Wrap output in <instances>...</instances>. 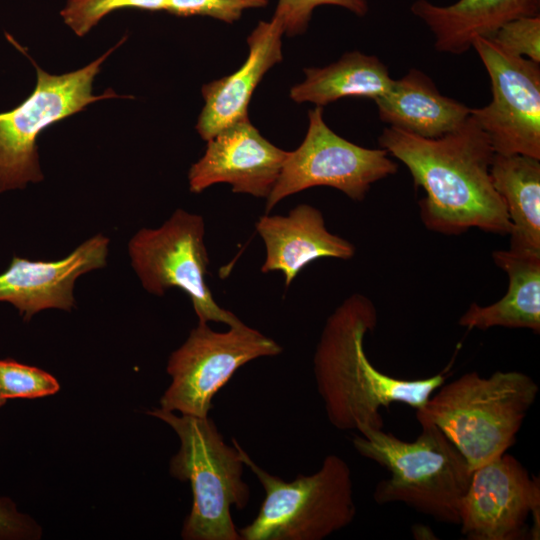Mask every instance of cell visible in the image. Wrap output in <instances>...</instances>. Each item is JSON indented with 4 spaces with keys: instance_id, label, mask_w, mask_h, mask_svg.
<instances>
[{
    "instance_id": "cell-1",
    "label": "cell",
    "mask_w": 540,
    "mask_h": 540,
    "mask_svg": "<svg viewBox=\"0 0 540 540\" xmlns=\"http://www.w3.org/2000/svg\"><path fill=\"white\" fill-rule=\"evenodd\" d=\"M378 142L408 168L415 187L424 190L419 207L427 229L445 235L470 228L510 233L505 204L490 175L495 152L471 113L461 126L438 138L389 126Z\"/></svg>"
},
{
    "instance_id": "cell-2",
    "label": "cell",
    "mask_w": 540,
    "mask_h": 540,
    "mask_svg": "<svg viewBox=\"0 0 540 540\" xmlns=\"http://www.w3.org/2000/svg\"><path fill=\"white\" fill-rule=\"evenodd\" d=\"M377 310L362 294L345 299L327 318L313 358L316 386L326 416L338 430L383 429L381 408L402 403L419 410L447 378V369L420 379H402L374 367L364 338L377 325Z\"/></svg>"
},
{
    "instance_id": "cell-3",
    "label": "cell",
    "mask_w": 540,
    "mask_h": 540,
    "mask_svg": "<svg viewBox=\"0 0 540 540\" xmlns=\"http://www.w3.org/2000/svg\"><path fill=\"white\" fill-rule=\"evenodd\" d=\"M419 424L414 441L367 426L352 439L361 456L389 472L376 484L373 499L379 505L403 503L438 522L459 524L472 470L441 429L430 422Z\"/></svg>"
},
{
    "instance_id": "cell-4",
    "label": "cell",
    "mask_w": 540,
    "mask_h": 540,
    "mask_svg": "<svg viewBox=\"0 0 540 540\" xmlns=\"http://www.w3.org/2000/svg\"><path fill=\"white\" fill-rule=\"evenodd\" d=\"M539 387L527 374L468 372L443 383L416 410L418 422L435 424L473 471L505 453L516 440Z\"/></svg>"
},
{
    "instance_id": "cell-5",
    "label": "cell",
    "mask_w": 540,
    "mask_h": 540,
    "mask_svg": "<svg viewBox=\"0 0 540 540\" xmlns=\"http://www.w3.org/2000/svg\"><path fill=\"white\" fill-rule=\"evenodd\" d=\"M147 414L169 425L180 447L170 460V475L189 481L193 502L181 538L184 540H241L231 507L244 509L250 499L243 480L245 464L232 441L228 445L214 421L153 408Z\"/></svg>"
},
{
    "instance_id": "cell-6",
    "label": "cell",
    "mask_w": 540,
    "mask_h": 540,
    "mask_svg": "<svg viewBox=\"0 0 540 540\" xmlns=\"http://www.w3.org/2000/svg\"><path fill=\"white\" fill-rule=\"evenodd\" d=\"M265 491L257 516L239 529L241 540H322L355 518L351 470L336 454L327 455L311 475L285 481L270 474L232 440Z\"/></svg>"
},
{
    "instance_id": "cell-7",
    "label": "cell",
    "mask_w": 540,
    "mask_h": 540,
    "mask_svg": "<svg viewBox=\"0 0 540 540\" xmlns=\"http://www.w3.org/2000/svg\"><path fill=\"white\" fill-rule=\"evenodd\" d=\"M122 41L85 67L61 75L49 74L33 62L34 90L18 106L0 113V193L43 180L37 139L47 127L93 102L122 97L112 90L93 94L102 64Z\"/></svg>"
},
{
    "instance_id": "cell-8",
    "label": "cell",
    "mask_w": 540,
    "mask_h": 540,
    "mask_svg": "<svg viewBox=\"0 0 540 540\" xmlns=\"http://www.w3.org/2000/svg\"><path fill=\"white\" fill-rule=\"evenodd\" d=\"M201 215L177 209L160 227L142 228L129 241L131 265L143 288L162 296L181 289L190 299L198 321L234 326L242 322L219 306L206 282L209 255Z\"/></svg>"
},
{
    "instance_id": "cell-9",
    "label": "cell",
    "mask_w": 540,
    "mask_h": 540,
    "mask_svg": "<svg viewBox=\"0 0 540 540\" xmlns=\"http://www.w3.org/2000/svg\"><path fill=\"white\" fill-rule=\"evenodd\" d=\"M282 347L243 322L217 332L198 321L185 342L168 359L171 383L160 398V408L194 417H206L212 399L243 365L276 356Z\"/></svg>"
},
{
    "instance_id": "cell-10",
    "label": "cell",
    "mask_w": 540,
    "mask_h": 540,
    "mask_svg": "<svg viewBox=\"0 0 540 540\" xmlns=\"http://www.w3.org/2000/svg\"><path fill=\"white\" fill-rule=\"evenodd\" d=\"M308 120L303 142L288 152L266 198L265 213L284 198L316 186L332 187L361 201L372 184L397 172L398 165L385 149L359 146L331 130L323 119L322 107L310 110Z\"/></svg>"
},
{
    "instance_id": "cell-11",
    "label": "cell",
    "mask_w": 540,
    "mask_h": 540,
    "mask_svg": "<svg viewBox=\"0 0 540 540\" xmlns=\"http://www.w3.org/2000/svg\"><path fill=\"white\" fill-rule=\"evenodd\" d=\"M472 47L489 75L492 100L471 108V115L496 154L540 159L539 63L508 53L489 37L474 38Z\"/></svg>"
},
{
    "instance_id": "cell-12",
    "label": "cell",
    "mask_w": 540,
    "mask_h": 540,
    "mask_svg": "<svg viewBox=\"0 0 540 540\" xmlns=\"http://www.w3.org/2000/svg\"><path fill=\"white\" fill-rule=\"evenodd\" d=\"M540 481L506 452L474 469L460 505L468 540L539 539Z\"/></svg>"
},
{
    "instance_id": "cell-13",
    "label": "cell",
    "mask_w": 540,
    "mask_h": 540,
    "mask_svg": "<svg viewBox=\"0 0 540 540\" xmlns=\"http://www.w3.org/2000/svg\"><path fill=\"white\" fill-rule=\"evenodd\" d=\"M206 142L204 155L188 172L192 193L227 183L234 193L267 198L289 152L263 137L249 118L230 125Z\"/></svg>"
},
{
    "instance_id": "cell-14",
    "label": "cell",
    "mask_w": 540,
    "mask_h": 540,
    "mask_svg": "<svg viewBox=\"0 0 540 540\" xmlns=\"http://www.w3.org/2000/svg\"><path fill=\"white\" fill-rule=\"evenodd\" d=\"M108 251L109 238L97 234L60 260L31 261L14 256L0 274V301L14 305L26 321L45 309L71 311L75 281L104 267Z\"/></svg>"
},
{
    "instance_id": "cell-15",
    "label": "cell",
    "mask_w": 540,
    "mask_h": 540,
    "mask_svg": "<svg viewBox=\"0 0 540 540\" xmlns=\"http://www.w3.org/2000/svg\"><path fill=\"white\" fill-rule=\"evenodd\" d=\"M255 228L266 248L261 272H282L285 287L319 258L347 260L355 254L354 245L329 232L321 211L308 204L297 205L286 216L265 213Z\"/></svg>"
},
{
    "instance_id": "cell-16",
    "label": "cell",
    "mask_w": 540,
    "mask_h": 540,
    "mask_svg": "<svg viewBox=\"0 0 540 540\" xmlns=\"http://www.w3.org/2000/svg\"><path fill=\"white\" fill-rule=\"evenodd\" d=\"M281 23L272 17L260 21L247 38L249 52L246 60L234 73L202 87L204 106L196 130L208 141L230 125L248 118V105L254 90L264 75L282 56Z\"/></svg>"
},
{
    "instance_id": "cell-17",
    "label": "cell",
    "mask_w": 540,
    "mask_h": 540,
    "mask_svg": "<svg viewBox=\"0 0 540 540\" xmlns=\"http://www.w3.org/2000/svg\"><path fill=\"white\" fill-rule=\"evenodd\" d=\"M410 10L433 33L439 52L460 55L474 38L491 37L516 18L540 15V0H458L446 6L416 0Z\"/></svg>"
},
{
    "instance_id": "cell-18",
    "label": "cell",
    "mask_w": 540,
    "mask_h": 540,
    "mask_svg": "<svg viewBox=\"0 0 540 540\" xmlns=\"http://www.w3.org/2000/svg\"><path fill=\"white\" fill-rule=\"evenodd\" d=\"M375 104L383 122L425 138H438L454 131L471 111L442 95L432 79L415 68L393 80L388 92L376 99Z\"/></svg>"
},
{
    "instance_id": "cell-19",
    "label": "cell",
    "mask_w": 540,
    "mask_h": 540,
    "mask_svg": "<svg viewBox=\"0 0 540 540\" xmlns=\"http://www.w3.org/2000/svg\"><path fill=\"white\" fill-rule=\"evenodd\" d=\"M495 264L508 274L507 293L497 302L471 303L459 324L469 330L492 327L524 328L540 332V255L510 249L493 252Z\"/></svg>"
},
{
    "instance_id": "cell-20",
    "label": "cell",
    "mask_w": 540,
    "mask_h": 540,
    "mask_svg": "<svg viewBox=\"0 0 540 540\" xmlns=\"http://www.w3.org/2000/svg\"><path fill=\"white\" fill-rule=\"evenodd\" d=\"M490 175L511 223L509 249L540 255V159L495 153Z\"/></svg>"
},
{
    "instance_id": "cell-21",
    "label": "cell",
    "mask_w": 540,
    "mask_h": 540,
    "mask_svg": "<svg viewBox=\"0 0 540 540\" xmlns=\"http://www.w3.org/2000/svg\"><path fill=\"white\" fill-rule=\"evenodd\" d=\"M304 73L305 80L290 89V98L320 107L348 96L375 101L388 92L394 80L378 57L359 51L347 52L325 67L306 68Z\"/></svg>"
},
{
    "instance_id": "cell-22",
    "label": "cell",
    "mask_w": 540,
    "mask_h": 540,
    "mask_svg": "<svg viewBox=\"0 0 540 540\" xmlns=\"http://www.w3.org/2000/svg\"><path fill=\"white\" fill-rule=\"evenodd\" d=\"M168 0H68L60 14L78 36L86 35L111 12L123 8L166 11Z\"/></svg>"
},
{
    "instance_id": "cell-23",
    "label": "cell",
    "mask_w": 540,
    "mask_h": 540,
    "mask_svg": "<svg viewBox=\"0 0 540 540\" xmlns=\"http://www.w3.org/2000/svg\"><path fill=\"white\" fill-rule=\"evenodd\" d=\"M59 389L57 379L42 369L13 359L0 360V391L7 400L49 396Z\"/></svg>"
},
{
    "instance_id": "cell-24",
    "label": "cell",
    "mask_w": 540,
    "mask_h": 540,
    "mask_svg": "<svg viewBox=\"0 0 540 540\" xmlns=\"http://www.w3.org/2000/svg\"><path fill=\"white\" fill-rule=\"evenodd\" d=\"M322 5L338 6L359 17L369 11L367 0H278L273 17L281 23L284 34L292 37L306 31L314 9Z\"/></svg>"
},
{
    "instance_id": "cell-25",
    "label": "cell",
    "mask_w": 540,
    "mask_h": 540,
    "mask_svg": "<svg viewBox=\"0 0 540 540\" xmlns=\"http://www.w3.org/2000/svg\"><path fill=\"white\" fill-rule=\"evenodd\" d=\"M489 38L510 54L540 63V15L511 20Z\"/></svg>"
},
{
    "instance_id": "cell-26",
    "label": "cell",
    "mask_w": 540,
    "mask_h": 540,
    "mask_svg": "<svg viewBox=\"0 0 540 540\" xmlns=\"http://www.w3.org/2000/svg\"><path fill=\"white\" fill-rule=\"evenodd\" d=\"M267 4L268 0H168L166 11L177 16H208L233 23L245 10Z\"/></svg>"
},
{
    "instance_id": "cell-27",
    "label": "cell",
    "mask_w": 540,
    "mask_h": 540,
    "mask_svg": "<svg viewBox=\"0 0 540 540\" xmlns=\"http://www.w3.org/2000/svg\"><path fill=\"white\" fill-rule=\"evenodd\" d=\"M41 535L33 518L19 512L10 498L0 496V540H37Z\"/></svg>"
},
{
    "instance_id": "cell-28",
    "label": "cell",
    "mask_w": 540,
    "mask_h": 540,
    "mask_svg": "<svg viewBox=\"0 0 540 540\" xmlns=\"http://www.w3.org/2000/svg\"><path fill=\"white\" fill-rule=\"evenodd\" d=\"M7 399L2 395L0 391V407H2L6 403Z\"/></svg>"
}]
</instances>
